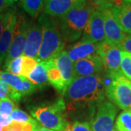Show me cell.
I'll return each instance as SVG.
<instances>
[{
	"label": "cell",
	"mask_w": 131,
	"mask_h": 131,
	"mask_svg": "<svg viewBox=\"0 0 131 131\" xmlns=\"http://www.w3.org/2000/svg\"><path fill=\"white\" fill-rule=\"evenodd\" d=\"M97 54L101 58L105 70L109 72H119L122 59V50L106 40L98 44Z\"/></svg>",
	"instance_id": "obj_9"
},
{
	"label": "cell",
	"mask_w": 131,
	"mask_h": 131,
	"mask_svg": "<svg viewBox=\"0 0 131 131\" xmlns=\"http://www.w3.org/2000/svg\"><path fill=\"white\" fill-rule=\"evenodd\" d=\"M81 39L98 45L105 41L104 16L102 11L94 10L84 27Z\"/></svg>",
	"instance_id": "obj_8"
},
{
	"label": "cell",
	"mask_w": 131,
	"mask_h": 131,
	"mask_svg": "<svg viewBox=\"0 0 131 131\" xmlns=\"http://www.w3.org/2000/svg\"><path fill=\"white\" fill-rule=\"evenodd\" d=\"M10 117H11L13 122H18V123H21V124L33 122L34 120V119L30 117L28 114H26L25 112L19 109L18 108H15L13 109V111L10 114Z\"/></svg>",
	"instance_id": "obj_24"
},
{
	"label": "cell",
	"mask_w": 131,
	"mask_h": 131,
	"mask_svg": "<svg viewBox=\"0 0 131 131\" xmlns=\"http://www.w3.org/2000/svg\"><path fill=\"white\" fill-rule=\"evenodd\" d=\"M22 63H23V56L12 60L5 67L7 69V72H9L16 76H20Z\"/></svg>",
	"instance_id": "obj_26"
},
{
	"label": "cell",
	"mask_w": 131,
	"mask_h": 131,
	"mask_svg": "<svg viewBox=\"0 0 131 131\" xmlns=\"http://www.w3.org/2000/svg\"><path fill=\"white\" fill-rule=\"evenodd\" d=\"M0 79L5 82L7 84H9L13 89L16 90L19 93L22 87L24 77L16 76L7 71H0Z\"/></svg>",
	"instance_id": "obj_22"
},
{
	"label": "cell",
	"mask_w": 131,
	"mask_h": 131,
	"mask_svg": "<svg viewBox=\"0 0 131 131\" xmlns=\"http://www.w3.org/2000/svg\"><path fill=\"white\" fill-rule=\"evenodd\" d=\"M119 48L122 51L131 53V34H125V37L119 45Z\"/></svg>",
	"instance_id": "obj_30"
},
{
	"label": "cell",
	"mask_w": 131,
	"mask_h": 131,
	"mask_svg": "<svg viewBox=\"0 0 131 131\" xmlns=\"http://www.w3.org/2000/svg\"><path fill=\"white\" fill-rule=\"evenodd\" d=\"M95 9L93 5L87 2L85 5L77 7L62 17L57 18L60 31L66 44L71 45L80 39Z\"/></svg>",
	"instance_id": "obj_3"
},
{
	"label": "cell",
	"mask_w": 131,
	"mask_h": 131,
	"mask_svg": "<svg viewBox=\"0 0 131 131\" xmlns=\"http://www.w3.org/2000/svg\"><path fill=\"white\" fill-rule=\"evenodd\" d=\"M15 108L13 101L9 98L0 99V114L5 117H10L13 109Z\"/></svg>",
	"instance_id": "obj_27"
},
{
	"label": "cell",
	"mask_w": 131,
	"mask_h": 131,
	"mask_svg": "<svg viewBox=\"0 0 131 131\" xmlns=\"http://www.w3.org/2000/svg\"><path fill=\"white\" fill-rule=\"evenodd\" d=\"M66 114L93 119L98 106L105 101L103 74L75 78L64 93Z\"/></svg>",
	"instance_id": "obj_1"
},
{
	"label": "cell",
	"mask_w": 131,
	"mask_h": 131,
	"mask_svg": "<svg viewBox=\"0 0 131 131\" xmlns=\"http://www.w3.org/2000/svg\"><path fill=\"white\" fill-rule=\"evenodd\" d=\"M13 10H14V9H9L7 12H5V13H0V36L2 34V31L5 28L6 24L7 23V20L9 19L10 15L12 14Z\"/></svg>",
	"instance_id": "obj_31"
},
{
	"label": "cell",
	"mask_w": 131,
	"mask_h": 131,
	"mask_svg": "<svg viewBox=\"0 0 131 131\" xmlns=\"http://www.w3.org/2000/svg\"><path fill=\"white\" fill-rule=\"evenodd\" d=\"M13 122L10 117H5L0 114V131H2L3 127L9 125Z\"/></svg>",
	"instance_id": "obj_34"
},
{
	"label": "cell",
	"mask_w": 131,
	"mask_h": 131,
	"mask_svg": "<svg viewBox=\"0 0 131 131\" xmlns=\"http://www.w3.org/2000/svg\"><path fill=\"white\" fill-rule=\"evenodd\" d=\"M30 112L42 126L55 131H64L69 122L66 119V107L63 97L54 103L42 104L31 108Z\"/></svg>",
	"instance_id": "obj_5"
},
{
	"label": "cell",
	"mask_w": 131,
	"mask_h": 131,
	"mask_svg": "<svg viewBox=\"0 0 131 131\" xmlns=\"http://www.w3.org/2000/svg\"><path fill=\"white\" fill-rule=\"evenodd\" d=\"M105 95L110 102L122 110H131V82L122 72H109L103 74Z\"/></svg>",
	"instance_id": "obj_4"
},
{
	"label": "cell",
	"mask_w": 131,
	"mask_h": 131,
	"mask_svg": "<svg viewBox=\"0 0 131 131\" xmlns=\"http://www.w3.org/2000/svg\"><path fill=\"white\" fill-rule=\"evenodd\" d=\"M17 0H0V13L14 5Z\"/></svg>",
	"instance_id": "obj_33"
},
{
	"label": "cell",
	"mask_w": 131,
	"mask_h": 131,
	"mask_svg": "<svg viewBox=\"0 0 131 131\" xmlns=\"http://www.w3.org/2000/svg\"><path fill=\"white\" fill-rule=\"evenodd\" d=\"M25 12L32 18H37L45 8V0H20Z\"/></svg>",
	"instance_id": "obj_20"
},
{
	"label": "cell",
	"mask_w": 131,
	"mask_h": 131,
	"mask_svg": "<svg viewBox=\"0 0 131 131\" xmlns=\"http://www.w3.org/2000/svg\"><path fill=\"white\" fill-rule=\"evenodd\" d=\"M110 9L122 31L131 34V4L123 2L121 5H113Z\"/></svg>",
	"instance_id": "obj_16"
},
{
	"label": "cell",
	"mask_w": 131,
	"mask_h": 131,
	"mask_svg": "<svg viewBox=\"0 0 131 131\" xmlns=\"http://www.w3.org/2000/svg\"><path fill=\"white\" fill-rule=\"evenodd\" d=\"M29 25L30 22H28L23 15L17 16V23L15 29L14 36L5 60V66L7 65L12 60L24 55Z\"/></svg>",
	"instance_id": "obj_7"
},
{
	"label": "cell",
	"mask_w": 131,
	"mask_h": 131,
	"mask_svg": "<svg viewBox=\"0 0 131 131\" xmlns=\"http://www.w3.org/2000/svg\"><path fill=\"white\" fill-rule=\"evenodd\" d=\"M46 63H47L48 82L55 89H56L59 93L63 95L67 88L66 87L65 84L63 81L60 71L57 69L53 60L46 61Z\"/></svg>",
	"instance_id": "obj_18"
},
{
	"label": "cell",
	"mask_w": 131,
	"mask_h": 131,
	"mask_svg": "<svg viewBox=\"0 0 131 131\" xmlns=\"http://www.w3.org/2000/svg\"><path fill=\"white\" fill-rule=\"evenodd\" d=\"M35 131H55V130H50V129L46 128V127L41 126V125H39V127H38L36 129V130Z\"/></svg>",
	"instance_id": "obj_36"
},
{
	"label": "cell",
	"mask_w": 131,
	"mask_h": 131,
	"mask_svg": "<svg viewBox=\"0 0 131 131\" xmlns=\"http://www.w3.org/2000/svg\"><path fill=\"white\" fill-rule=\"evenodd\" d=\"M42 41V29L41 26L39 23L30 22L24 47V56L32 58L38 61V55Z\"/></svg>",
	"instance_id": "obj_12"
},
{
	"label": "cell",
	"mask_w": 131,
	"mask_h": 131,
	"mask_svg": "<svg viewBox=\"0 0 131 131\" xmlns=\"http://www.w3.org/2000/svg\"><path fill=\"white\" fill-rule=\"evenodd\" d=\"M10 86L0 79V99L9 97V90Z\"/></svg>",
	"instance_id": "obj_32"
},
{
	"label": "cell",
	"mask_w": 131,
	"mask_h": 131,
	"mask_svg": "<svg viewBox=\"0 0 131 131\" xmlns=\"http://www.w3.org/2000/svg\"><path fill=\"white\" fill-rule=\"evenodd\" d=\"M104 2L109 5H121L124 2L123 0H102Z\"/></svg>",
	"instance_id": "obj_35"
},
{
	"label": "cell",
	"mask_w": 131,
	"mask_h": 131,
	"mask_svg": "<svg viewBox=\"0 0 131 131\" xmlns=\"http://www.w3.org/2000/svg\"><path fill=\"white\" fill-rule=\"evenodd\" d=\"M27 78L38 88H43L45 87L49 83L46 61H41L38 63L34 69L28 74Z\"/></svg>",
	"instance_id": "obj_19"
},
{
	"label": "cell",
	"mask_w": 131,
	"mask_h": 131,
	"mask_svg": "<svg viewBox=\"0 0 131 131\" xmlns=\"http://www.w3.org/2000/svg\"><path fill=\"white\" fill-rule=\"evenodd\" d=\"M105 71L103 62L98 54L80 59L74 63V79L81 77L101 74Z\"/></svg>",
	"instance_id": "obj_10"
},
{
	"label": "cell",
	"mask_w": 131,
	"mask_h": 131,
	"mask_svg": "<svg viewBox=\"0 0 131 131\" xmlns=\"http://www.w3.org/2000/svg\"><path fill=\"white\" fill-rule=\"evenodd\" d=\"M111 6L112 5L107 6L101 10L103 12L104 16L105 40L119 47V45L124 38L125 34L122 31L112 15L110 9Z\"/></svg>",
	"instance_id": "obj_11"
},
{
	"label": "cell",
	"mask_w": 131,
	"mask_h": 131,
	"mask_svg": "<svg viewBox=\"0 0 131 131\" xmlns=\"http://www.w3.org/2000/svg\"><path fill=\"white\" fill-rule=\"evenodd\" d=\"M38 63V61L32 58L23 56V63H22V69L20 76L24 77H28V74L32 71L36 66Z\"/></svg>",
	"instance_id": "obj_25"
},
{
	"label": "cell",
	"mask_w": 131,
	"mask_h": 131,
	"mask_svg": "<svg viewBox=\"0 0 131 131\" xmlns=\"http://www.w3.org/2000/svg\"><path fill=\"white\" fill-rule=\"evenodd\" d=\"M120 70L122 74L131 82V53L122 51Z\"/></svg>",
	"instance_id": "obj_23"
},
{
	"label": "cell",
	"mask_w": 131,
	"mask_h": 131,
	"mask_svg": "<svg viewBox=\"0 0 131 131\" xmlns=\"http://www.w3.org/2000/svg\"><path fill=\"white\" fill-rule=\"evenodd\" d=\"M98 46V44L80 39L79 42L68 45L66 51L71 61L74 63L80 59L96 54Z\"/></svg>",
	"instance_id": "obj_14"
},
{
	"label": "cell",
	"mask_w": 131,
	"mask_h": 131,
	"mask_svg": "<svg viewBox=\"0 0 131 131\" xmlns=\"http://www.w3.org/2000/svg\"><path fill=\"white\" fill-rule=\"evenodd\" d=\"M64 131H91V128L88 122L75 121L69 123Z\"/></svg>",
	"instance_id": "obj_29"
},
{
	"label": "cell",
	"mask_w": 131,
	"mask_h": 131,
	"mask_svg": "<svg viewBox=\"0 0 131 131\" xmlns=\"http://www.w3.org/2000/svg\"><path fill=\"white\" fill-rule=\"evenodd\" d=\"M118 108L112 102L103 101L97 107L90 122L91 131H114V120Z\"/></svg>",
	"instance_id": "obj_6"
},
{
	"label": "cell",
	"mask_w": 131,
	"mask_h": 131,
	"mask_svg": "<svg viewBox=\"0 0 131 131\" xmlns=\"http://www.w3.org/2000/svg\"><path fill=\"white\" fill-rule=\"evenodd\" d=\"M87 0H46L44 13L52 18H60L77 7L85 5Z\"/></svg>",
	"instance_id": "obj_13"
},
{
	"label": "cell",
	"mask_w": 131,
	"mask_h": 131,
	"mask_svg": "<svg viewBox=\"0 0 131 131\" xmlns=\"http://www.w3.org/2000/svg\"><path fill=\"white\" fill-rule=\"evenodd\" d=\"M45 1H46V0H45Z\"/></svg>",
	"instance_id": "obj_38"
},
{
	"label": "cell",
	"mask_w": 131,
	"mask_h": 131,
	"mask_svg": "<svg viewBox=\"0 0 131 131\" xmlns=\"http://www.w3.org/2000/svg\"><path fill=\"white\" fill-rule=\"evenodd\" d=\"M124 2H126V3H128V4H131V0H123Z\"/></svg>",
	"instance_id": "obj_37"
},
{
	"label": "cell",
	"mask_w": 131,
	"mask_h": 131,
	"mask_svg": "<svg viewBox=\"0 0 131 131\" xmlns=\"http://www.w3.org/2000/svg\"><path fill=\"white\" fill-rule=\"evenodd\" d=\"M52 60L56 66L57 69L61 73V77L66 87L68 88V86L71 83V82L74 80L73 63L69 59L65 50L61 51Z\"/></svg>",
	"instance_id": "obj_17"
},
{
	"label": "cell",
	"mask_w": 131,
	"mask_h": 131,
	"mask_svg": "<svg viewBox=\"0 0 131 131\" xmlns=\"http://www.w3.org/2000/svg\"><path fill=\"white\" fill-rule=\"evenodd\" d=\"M42 29V41L38 61L52 60L64 50L66 42L62 37L57 19L43 13L38 17Z\"/></svg>",
	"instance_id": "obj_2"
},
{
	"label": "cell",
	"mask_w": 131,
	"mask_h": 131,
	"mask_svg": "<svg viewBox=\"0 0 131 131\" xmlns=\"http://www.w3.org/2000/svg\"><path fill=\"white\" fill-rule=\"evenodd\" d=\"M114 131H131V110H123L118 115Z\"/></svg>",
	"instance_id": "obj_21"
},
{
	"label": "cell",
	"mask_w": 131,
	"mask_h": 131,
	"mask_svg": "<svg viewBox=\"0 0 131 131\" xmlns=\"http://www.w3.org/2000/svg\"><path fill=\"white\" fill-rule=\"evenodd\" d=\"M37 89L38 88L35 84H34L30 80H28V78L24 77L22 87H21L20 90L19 91V93L20 94V95L23 97L25 95H28L34 93V92H36L37 90Z\"/></svg>",
	"instance_id": "obj_28"
},
{
	"label": "cell",
	"mask_w": 131,
	"mask_h": 131,
	"mask_svg": "<svg viewBox=\"0 0 131 131\" xmlns=\"http://www.w3.org/2000/svg\"><path fill=\"white\" fill-rule=\"evenodd\" d=\"M16 23L17 15L15 9H14L0 36V63L5 61L7 55V52L13 42Z\"/></svg>",
	"instance_id": "obj_15"
}]
</instances>
